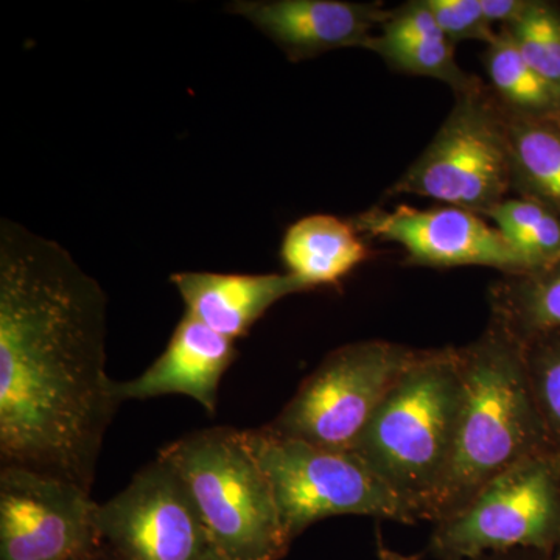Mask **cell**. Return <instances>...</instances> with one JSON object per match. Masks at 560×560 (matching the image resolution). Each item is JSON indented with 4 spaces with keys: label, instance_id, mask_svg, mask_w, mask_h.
<instances>
[{
    "label": "cell",
    "instance_id": "ba28073f",
    "mask_svg": "<svg viewBox=\"0 0 560 560\" xmlns=\"http://www.w3.org/2000/svg\"><path fill=\"white\" fill-rule=\"evenodd\" d=\"M416 352L386 340L349 342L331 350L265 429L318 447L352 451Z\"/></svg>",
    "mask_w": 560,
    "mask_h": 560
},
{
    "label": "cell",
    "instance_id": "603a6c76",
    "mask_svg": "<svg viewBox=\"0 0 560 560\" xmlns=\"http://www.w3.org/2000/svg\"><path fill=\"white\" fill-rule=\"evenodd\" d=\"M425 2L445 38L455 46L463 40H480L488 46L499 35V31H495L486 18L481 0H425Z\"/></svg>",
    "mask_w": 560,
    "mask_h": 560
},
{
    "label": "cell",
    "instance_id": "f1b7e54d",
    "mask_svg": "<svg viewBox=\"0 0 560 560\" xmlns=\"http://www.w3.org/2000/svg\"><path fill=\"white\" fill-rule=\"evenodd\" d=\"M555 556H556V559H559V560H560V547H559L558 552H556V555H555Z\"/></svg>",
    "mask_w": 560,
    "mask_h": 560
},
{
    "label": "cell",
    "instance_id": "ffe728a7",
    "mask_svg": "<svg viewBox=\"0 0 560 560\" xmlns=\"http://www.w3.org/2000/svg\"><path fill=\"white\" fill-rule=\"evenodd\" d=\"M485 219L492 221L534 270L560 259V220L544 206L510 197Z\"/></svg>",
    "mask_w": 560,
    "mask_h": 560
},
{
    "label": "cell",
    "instance_id": "5b68a950",
    "mask_svg": "<svg viewBox=\"0 0 560 560\" xmlns=\"http://www.w3.org/2000/svg\"><path fill=\"white\" fill-rule=\"evenodd\" d=\"M245 433L270 481L291 544L316 522L337 515L405 525L419 522L416 512L352 452L278 436L265 427Z\"/></svg>",
    "mask_w": 560,
    "mask_h": 560
},
{
    "label": "cell",
    "instance_id": "7a4b0ae2",
    "mask_svg": "<svg viewBox=\"0 0 560 560\" xmlns=\"http://www.w3.org/2000/svg\"><path fill=\"white\" fill-rule=\"evenodd\" d=\"M463 408L447 477L430 511L438 523L463 510L490 480L515 464L555 451L526 375L523 345L499 324L456 348Z\"/></svg>",
    "mask_w": 560,
    "mask_h": 560
},
{
    "label": "cell",
    "instance_id": "cb8c5ba5",
    "mask_svg": "<svg viewBox=\"0 0 560 560\" xmlns=\"http://www.w3.org/2000/svg\"><path fill=\"white\" fill-rule=\"evenodd\" d=\"M533 2L534 0H481V7L490 24H500L501 28L521 21Z\"/></svg>",
    "mask_w": 560,
    "mask_h": 560
},
{
    "label": "cell",
    "instance_id": "7c38bea8",
    "mask_svg": "<svg viewBox=\"0 0 560 560\" xmlns=\"http://www.w3.org/2000/svg\"><path fill=\"white\" fill-rule=\"evenodd\" d=\"M226 11L253 24L291 62L366 49L390 13L381 2L348 0H234Z\"/></svg>",
    "mask_w": 560,
    "mask_h": 560
},
{
    "label": "cell",
    "instance_id": "277c9868",
    "mask_svg": "<svg viewBox=\"0 0 560 560\" xmlns=\"http://www.w3.org/2000/svg\"><path fill=\"white\" fill-rule=\"evenodd\" d=\"M160 456L178 471L213 550L237 560L285 558L291 541L245 430L194 431Z\"/></svg>",
    "mask_w": 560,
    "mask_h": 560
},
{
    "label": "cell",
    "instance_id": "7402d4cb",
    "mask_svg": "<svg viewBox=\"0 0 560 560\" xmlns=\"http://www.w3.org/2000/svg\"><path fill=\"white\" fill-rule=\"evenodd\" d=\"M526 375L551 447L560 453V329L523 345Z\"/></svg>",
    "mask_w": 560,
    "mask_h": 560
},
{
    "label": "cell",
    "instance_id": "30bf717a",
    "mask_svg": "<svg viewBox=\"0 0 560 560\" xmlns=\"http://www.w3.org/2000/svg\"><path fill=\"white\" fill-rule=\"evenodd\" d=\"M91 492L18 466L0 469V560H69L98 544Z\"/></svg>",
    "mask_w": 560,
    "mask_h": 560
},
{
    "label": "cell",
    "instance_id": "3957f363",
    "mask_svg": "<svg viewBox=\"0 0 560 560\" xmlns=\"http://www.w3.org/2000/svg\"><path fill=\"white\" fill-rule=\"evenodd\" d=\"M463 396L455 346L418 349L350 451L419 522H429L447 477Z\"/></svg>",
    "mask_w": 560,
    "mask_h": 560
},
{
    "label": "cell",
    "instance_id": "ac0fdd59",
    "mask_svg": "<svg viewBox=\"0 0 560 560\" xmlns=\"http://www.w3.org/2000/svg\"><path fill=\"white\" fill-rule=\"evenodd\" d=\"M482 66L489 90L503 108L521 116L560 121L558 92L530 68L504 28H499L495 40L486 46Z\"/></svg>",
    "mask_w": 560,
    "mask_h": 560
},
{
    "label": "cell",
    "instance_id": "5bb4252c",
    "mask_svg": "<svg viewBox=\"0 0 560 560\" xmlns=\"http://www.w3.org/2000/svg\"><path fill=\"white\" fill-rule=\"evenodd\" d=\"M171 282L178 290L186 313L232 341L246 337L276 302L312 291L289 272L179 271L171 276Z\"/></svg>",
    "mask_w": 560,
    "mask_h": 560
},
{
    "label": "cell",
    "instance_id": "d4e9b609",
    "mask_svg": "<svg viewBox=\"0 0 560 560\" xmlns=\"http://www.w3.org/2000/svg\"><path fill=\"white\" fill-rule=\"evenodd\" d=\"M474 560H559L556 556L533 550H511L503 552H488Z\"/></svg>",
    "mask_w": 560,
    "mask_h": 560
},
{
    "label": "cell",
    "instance_id": "d6986e66",
    "mask_svg": "<svg viewBox=\"0 0 560 560\" xmlns=\"http://www.w3.org/2000/svg\"><path fill=\"white\" fill-rule=\"evenodd\" d=\"M393 72L404 75L427 77L447 84L453 94L474 90L480 77L467 72L456 61L455 44L444 33L422 36H386L378 33L368 44Z\"/></svg>",
    "mask_w": 560,
    "mask_h": 560
},
{
    "label": "cell",
    "instance_id": "e0dca14e",
    "mask_svg": "<svg viewBox=\"0 0 560 560\" xmlns=\"http://www.w3.org/2000/svg\"><path fill=\"white\" fill-rule=\"evenodd\" d=\"M489 319L522 345L560 329V259L537 270L500 275L489 287Z\"/></svg>",
    "mask_w": 560,
    "mask_h": 560
},
{
    "label": "cell",
    "instance_id": "8fae6325",
    "mask_svg": "<svg viewBox=\"0 0 560 560\" xmlns=\"http://www.w3.org/2000/svg\"><path fill=\"white\" fill-rule=\"evenodd\" d=\"M349 220L360 234L400 246L405 250V265L410 267L436 270L486 267L501 275L534 270L485 217L455 206L429 209L372 206Z\"/></svg>",
    "mask_w": 560,
    "mask_h": 560
},
{
    "label": "cell",
    "instance_id": "2e32d148",
    "mask_svg": "<svg viewBox=\"0 0 560 560\" xmlns=\"http://www.w3.org/2000/svg\"><path fill=\"white\" fill-rule=\"evenodd\" d=\"M499 108L510 149L512 191L560 220V121L521 116L500 103Z\"/></svg>",
    "mask_w": 560,
    "mask_h": 560
},
{
    "label": "cell",
    "instance_id": "44dd1931",
    "mask_svg": "<svg viewBox=\"0 0 560 560\" xmlns=\"http://www.w3.org/2000/svg\"><path fill=\"white\" fill-rule=\"evenodd\" d=\"M504 28L522 57L560 97V3L534 0L528 13Z\"/></svg>",
    "mask_w": 560,
    "mask_h": 560
},
{
    "label": "cell",
    "instance_id": "4fadbf2b",
    "mask_svg": "<svg viewBox=\"0 0 560 560\" xmlns=\"http://www.w3.org/2000/svg\"><path fill=\"white\" fill-rule=\"evenodd\" d=\"M235 357L234 341L184 313L167 348L149 370L132 381L113 382L114 399L121 405L179 394L215 412L221 378Z\"/></svg>",
    "mask_w": 560,
    "mask_h": 560
},
{
    "label": "cell",
    "instance_id": "52a82bcc",
    "mask_svg": "<svg viewBox=\"0 0 560 560\" xmlns=\"http://www.w3.org/2000/svg\"><path fill=\"white\" fill-rule=\"evenodd\" d=\"M512 191L510 149L488 83L455 95L427 149L386 195H416L486 217Z\"/></svg>",
    "mask_w": 560,
    "mask_h": 560
},
{
    "label": "cell",
    "instance_id": "8992f818",
    "mask_svg": "<svg viewBox=\"0 0 560 560\" xmlns=\"http://www.w3.org/2000/svg\"><path fill=\"white\" fill-rule=\"evenodd\" d=\"M560 547V453H540L497 475L463 508L433 523L427 555L474 560L488 552Z\"/></svg>",
    "mask_w": 560,
    "mask_h": 560
},
{
    "label": "cell",
    "instance_id": "9a60e30c",
    "mask_svg": "<svg viewBox=\"0 0 560 560\" xmlns=\"http://www.w3.org/2000/svg\"><path fill=\"white\" fill-rule=\"evenodd\" d=\"M370 256L366 242L350 220L329 213L294 221L280 243L285 272L311 290L340 283Z\"/></svg>",
    "mask_w": 560,
    "mask_h": 560
},
{
    "label": "cell",
    "instance_id": "9c48e42d",
    "mask_svg": "<svg viewBox=\"0 0 560 560\" xmlns=\"http://www.w3.org/2000/svg\"><path fill=\"white\" fill-rule=\"evenodd\" d=\"M110 560H206L213 551L186 486L161 456L95 510Z\"/></svg>",
    "mask_w": 560,
    "mask_h": 560
},
{
    "label": "cell",
    "instance_id": "6da1fadb",
    "mask_svg": "<svg viewBox=\"0 0 560 560\" xmlns=\"http://www.w3.org/2000/svg\"><path fill=\"white\" fill-rule=\"evenodd\" d=\"M108 298L61 243L0 220V460L91 492L120 407Z\"/></svg>",
    "mask_w": 560,
    "mask_h": 560
},
{
    "label": "cell",
    "instance_id": "83f0119b",
    "mask_svg": "<svg viewBox=\"0 0 560 560\" xmlns=\"http://www.w3.org/2000/svg\"><path fill=\"white\" fill-rule=\"evenodd\" d=\"M381 556H382V560H405V559L397 558L396 555H390V552H388L386 550H382Z\"/></svg>",
    "mask_w": 560,
    "mask_h": 560
},
{
    "label": "cell",
    "instance_id": "4316f807",
    "mask_svg": "<svg viewBox=\"0 0 560 560\" xmlns=\"http://www.w3.org/2000/svg\"><path fill=\"white\" fill-rule=\"evenodd\" d=\"M206 560H237V559L226 558V556L220 555L219 551L213 550L212 552H210V555L208 556V559H206Z\"/></svg>",
    "mask_w": 560,
    "mask_h": 560
},
{
    "label": "cell",
    "instance_id": "484cf974",
    "mask_svg": "<svg viewBox=\"0 0 560 560\" xmlns=\"http://www.w3.org/2000/svg\"><path fill=\"white\" fill-rule=\"evenodd\" d=\"M69 560H110L108 552L102 547L101 541L94 547L88 548V550L79 552Z\"/></svg>",
    "mask_w": 560,
    "mask_h": 560
}]
</instances>
